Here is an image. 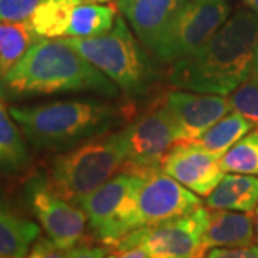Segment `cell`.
<instances>
[{"label": "cell", "mask_w": 258, "mask_h": 258, "mask_svg": "<svg viewBox=\"0 0 258 258\" xmlns=\"http://www.w3.org/2000/svg\"><path fill=\"white\" fill-rule=\"evenodd\" d=\"M116 19V8L105 3H76L64 37H95L109 32Z\"/></svg>", "instance_id": "20"}, {"label": "cell", "mask_w": 258, "mask_h": 258, "mask_svg": "<svg viewBox=\"0 0 258 258\" xmlns=\"http://www.w3.org/2000/svg\"><path fill=\"white\" fill-rule=\"evenodd\" d=\"M66 251L55 245L49 238L39 237L23 258H64Z\"/></svg>", "instance_id": "26"}, {"label": "cell", "mask_w": 258, "mask_h": 258, "mask_svg": "<svg viewBox=\"0 0 258 258\" xmlns=\"http://www.w3.org/2000/svg\"><path fill=\"white\" fill-rule=\"evenodd\" d=\"M126 157L128 126L56 155L49 178L64 200L79 207L86 197L123 169Z\"/></svg>", "instance_id": "4"}, {"label": "cell", "mask_w": 258, "mask_h": 258, "mask_svg": "<svg viewBox=\"0 0 258 258\" xmlns=\"http://www.w3.org/2000/svg\"><path fill=\"white\" fill-rule=\"evenodd\" d=\"M106 248L91 245V244H78L74 248L66 251L64 258H105Z\"/></svg>", "instance_id": "28"}, {"label": "cell", "mask_w": 258, "mask_h": 258, "mask_svg": "<svg viewBox=\"0 0 258 258\" xmlns=\"http://www.w3.org/2000/svg\"><path fill=\"white\" fill-rule=\"evenodd\" d=\"M75 3H109L112 0H72Z\"/></svg>", "instance_id": "32"}, {"label": "cell", "mask_w": 258, "mask_h": 258, "mask_svg": "<svg viewBox=\"0 0 258 258\" xmlns=\"http://www.w3.org/2000/svg\"><path fill=\"white\" fill-rule=\"evenodd\" d=\"M25 198L47 238L63 251L78 245L88 224L81 207L69 203L52 185L50 178L36 172L25 184Z\"/></svg>", "instance_id": "8"}, {"label": "cell", "mask_w": 258, "mask_h": 258, "mask_svg": "<svg viewBox=\"0 0 258 258\" xmlns=\"http://www.w3.org/2000/svg\"><path fill=\"white\" fill-rule=\"evenodd\" d=\"M29 152L22 132L0 98V172L20 174L29 165Z\"/></svg>", "instance_id": "18"}, {"label": "cell", "mask_w": 258, "mask_h": 258, "mask_svg": "<svg viewBox=\"0 0 258 258\" xmlns=\"http://www.w3.org/2000/svg\"><path fill=\"white\" fill-rule=\"evenodd\" d=\"M258 205V178L251 175H224L221 182L207 197L211 210L252 212Z\"/></svg>", "instance_id": "17"}, {"label": "cell", "mask_w": 258, "mask_h": 258, "mask_svg": "<svg viewBox=\"0 0 258 258\" xmlns=\"http://www.w3.org/2000/svg\"><path fill=\"white\" fill-rule=\"evenodd\" d=\"M178 142V128L165 102L128 125V157L122 171L144 174L162 168V161Z\"/></svg>", "instance_id": "11"}, {"label": "cell", "mask_w": 258, "mask_h": 258, "mask_svg": "<svg viewBox=\"0 0 258 258\" xmlns=\"http://www.w3.org/2000/svg\"><path fill=\"white\" fill-rule=\"evenodd\" d=\"M119 88L62 37H42L0 79V98L26 99L55 93L92 92L115 98Z\"/></svg>", "instance_id": "2"}, {"label": "cell", "mask_w": 258, "mask_h": 258, "mask_svg": "<svg viewBox=\"0 0 258 258\" xmlns=\"http://www.w3.org/2000/svg\"><path fill=\"white\" fill-rule=\"evenodd\" d=\"M40 39L29 19L0 22V79Z\"/></svg>", "instance_id": "19"}, {"label": "cell", "mask_w": 258, "mask_h": 258, "mask_svg": "<svg viewBox=\"0 0 258 258\" xmlns=\"http://www.w3.org/2000/svg\"><path fill=\"white\" fill-rule=\"evenodd\" d=\"M252 217H254V231H255V242L258 244V205L255 207V210H254V214H252Z\"/></svg>", "instance_id": "30"}, {"label": "cell", "mask_w": 258, "mask_h": 258, "mask_svg": "<svg viewBox=\"0 0 258 258\" xmlns=\"http://www.w3.org/2000/svg\"><path fill=\"white\" fill-rule=\"evenodd\" d=\"M75 5L72 0H43L29 20L39 36L64 37Z\"/></svg>", "instance_id": "22"}, {"label": "cell", "mask_w": 258, "mask_h": 258, "mask_svg": "<svg viewBox=\"0 0 258 258\" xmlns=\"http://www.w3.org/2000/svg\"><path fill=\"white\" fill-rule=\"evenodd\" d=\"M205 258H258V245L235 247V248H211Z\"/></svg>", "instance_id": "27"}, {"label": "cell", "mask_w": 258, "mask_h": 258, "mask_svg": "<svg viewBox=\"0 0 258 258\" xmlns=\"http://www.w3.org/2000/svg\"><path fill=\"white\" fill-rule=\"evenodd\" d=\"M231 108L258 128V72L255 68L240 86L231 92Z\"/></svg>", "instance_id": "24"}, {"label": "cell", "mask_w": 258, "mask_h": 258, "mask_svg": "<svg viewBox=\"0 0 258 258\" xmlns=\"http://www.w3.org/2000/svg\"><path fill=\"white\" fill-rule=\"evenodd\" d=\"M62 39L129 96H142L152 85L149 57L123 16L116 15L111 30L101 36Z\"/></svg>", "instance_id": "5"}, {"label": "cell", "mask_w": 258, "mask_h": 258, "mask_svg": "<svg viewBox=\"0 0 258 258\" xmlns=\"http://www.w3.org/2000/svg\"><path fill=\"white\" fill-rule=\"evenodd\" d=\"M162 171L200 197H208L225 175L220 158L197 141L176 142L162 161Z\"/></svg>", "instance_id": "13"}, {"label": "cell", "mask_w": 258, "mask_h": 258, "mask_svg": "<svg viewBox=\"0 0 258 258\" xmlns=\"http://www.w3.org/2000/svg\"><path fill=\"white\" fill-rule=\"evenodd\" d=\"M252 126L254 125L247 118H244L238 112L232 111L208 129L197 142H200L212 155L221 159L222 155L242 137H245Z\"/></svg>", "instance_id": "21"}, {"label": "cell", "mask_w": 258, "mask_h": 258, "mask_svg": "<svg viewBox=\"0 0 258 258\" xmlns=\"http://www.w3.org/2000/svg\"><path fill=\"white\" fill-rule=\"evenodd\" d=\"M106 258H148V254L142 245H134L128 248H115Z\"/></svg>", "instance_id": "29"}, {"label": "cell", "mask_w": 258, "mask_h": 258, "mask_svg": "<svg viewBox=\"0 0 258 258\" xmlns=\"http://www.w3.org/2000/svg\"><path fill=\"white\" fill-rule=\"evenodd\" d=\"M254 68H255V71L258 72V46L257 50H255V62H254Z\"/></svg>", "instance_id": "33"}, {"label": "cell", "mask_w": 258, "mask_h": 258, "mask_svg": "<svg viewBox=\"0 0 258 258\" xmlns=\"http://www.w3.org/2000/svg\"><path fill=\"white\" fill-rule=\"evenodd\" d=\"M43 0H0V22L29 19Z\"/></svg>", "instance_id": "25"}, {"label": "cell", "mask_w": 258, "mask_h": 258, "mask_svg": "<svg viewBox=\"0 0 258 258\" xmlns=\"http://www.w3.org/2000/svg\"><path fill=\"white\" fill-rule=\"evenodd\" d=\"M224 172L258 176V129L247 134L220 159Z\"/></svg>", "instance_id": "23"}, {"label": "cell", "mask_w": 258, "mask_h": 258, "mask_svg": "<svg viewBox=\"0 0 258 258\" xmlns=\"http://www.w3.org/2000/svg\"><path fill=\"white\" fill-rule=\"evenodd\" d=\"M228 0H186L158 47L164 62H176L207 43L230 18Z\"/></svg>", "instance_id": "9"}, {"label": "cell", "mask_w": 258, "mask_h": 258, "mask_svg": "<svg viewBox=\"0 0 258 258\" xmlns=\"http://www.w3.org/2000/svg\"><path fill=\"white\" fill-rule=\"evenodd\" d=\"M258 46V13L240 8L192 55L174 62L169 82L178 89L228 95L248 78Z\"/></svg>", "instance_id": "1"}, {"label": "cell", "mask_w": 258, "mask_h": 258, "mask_svg": "<svg viewBox=\"0 0 258 258\" xmlns=\"http://www.w3.org/2000/svg\"><path fill=\"white\" fill-rule=\"evenodd\" d=\"M165 105L178 128V142H195L227 113L232 111L230 98L215 93L171 91Z\"/></svg>", "instance_id": "12"}, {"label": "cell", "mask_w": 258, "mask_h": 258, "mask_svg": "<svg viewBox=\"0 0 258 258\" xmlns=\"http://www.w3.org/2000/svg\"><path fill=\"white\" fill-rule=\"evenodd\" d=\"M255 242L252 212L214 210L204 232V248H235Z\"/></svg>", "instance_id": "15"}, {"label": "cell", "mask_w": 258, "mask_h": 258, "mask_svg": "<svg viewBox=\"0 0 258 258\" xmlns=\"http://www.w3.org/2000/svg\"><path fill=\"white\" fill-rule=\"evenodd\" d=\"M200 207L203 203L197 194L168 175L162 168L144 172L134 194V228L179 218Z\"/></svg>", "instance_id": "10"}, {"label": "cell", "mask_w": 258, "mask_h": 258, "mask_svg": "<svg viewBox=\"0 0 258 258\" xmlns=\"http://www.w3.org/2000/svg\"><path fill=\"white\" fill-rule=\"evenodd\" d=\"M142 174L120 171L81 203L95 240L113 247L134 228V194Z\"/></svg>", "instance_id": "6"}, {"label": "cell", "mask_w": 258, "mask_h": 258, "mask_svg": "<svg viewBox=\"0 0 258 258\" xmlns=\"http://www.w3.org/2000/svg\"><path fill=\"white\" fill-rule=\"evenodd\" d=\"M9 111L29 144L39 151H68L105 135L122 118L116 105L92 98L12 106Z\"/></svg>", "instance_id": "3"}, {"label": "cell", "mask_w": 258, "mask_h": 258, "mask_svg": "<svg viewBox=\"0 0 258 258\" xmlns=\"http://www.w3.org/2000/svg\"><path fill=\"white\" fill-rule=\"evenodd\" d=\"M208 218L210 211L200 207L184 217L132 231L113 249L142 245L148 258H205L203 238Z\"/></svg>", "instance_id": "7"}, {"label": "cell", "mask_w": 258, "mask_h": 258, "mask_svg": "<svg viewBox=\"0 0 258 258\" xmlns=\"http://www.w3.org/2000/svg\"><path fill=\"white\" fill-rule=\"evenodd\" d=\"M186 0H118L116 8L139 42L157 55L158 47Z\"/></svg>", "instance_id": "14"}, {"label": "cell", "mask_w": 258, "mask_h": 258, "mask_svg": "<svg viewBox=\"0 0 258 258\" xmlns=\"http://www.w3.org/2000/svg\"><path fill=\"white\" fill-rule=\"evenodd\" d=\"M40 237V227L15 208L0 188V258H23Z\"/></svg>", "instance_id": "16"}, {"label": "cell", "mask_w": 258, "mask_h": 258, "mask_svg": "<svg viewBox=\"0 0 258 258\" xmlns=\"http://www.w3.org/2000/svg\"><path fill=\"white\" fill-rule=\"evenodd\" d=\"M245 6L249 8L251 10H254L255 13H258V0H244Z\"/></svg>", "instance_id": "31"}]
</instances>
